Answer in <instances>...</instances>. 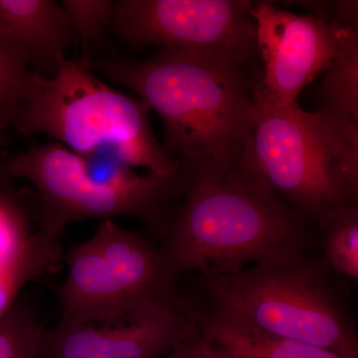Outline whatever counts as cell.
I'll use <instances>...</instances> for the list:
<instances>
[{"mask_svg":"<svg viewBox=\"0 0 358 358\" xmlns=\"http://www.w3.org/2000/svg\"><path fill=\"white\" fill-rule=\"evenodd\" d=\"M181 199L157 244L176 279L233 274L280 250L312 244L310 221L264 180L251 147L232 169L187 171Z\"/></svg>","mask_w":358,"mask_h":358,"instance_id":"6da1fadb","label":"cell"},{"mask_svg":"<svg viewBox=\"0 0 358 358\" xmlns=\"http://www.w3.org/2000/svg\"><path fill=\"white\" fill-rule=\"evenodd\" d=\"M91 67L157 113L162 150L187 171L232 169L251 147L253 94L243 68L171 49L143 61L113 54Z\"/></svg>","mask_w":358,"mask_h":358,"instance_id":"7a4b0ae2","label":"cell"},{"mask_svg":"<svg viewBox=\"0 0 358 358\" xmlns=\"http://www.w3.org/2000/svg\"><path fill=\"white\" fill-rule=\"evenodd\" d=\"M308 249L280 250L233 274L195 275L199 294L188 300L256 331L358 358L345 278Z\"/></svg>","mask_w":358,"mask_h":358,"instance_id":"3957f363","label":"cell"},{"mask_svg":"<svg viewBox=\"0 0 358 358\" xmlns=\"http://www.w3.org/2000/svg\"><path fill=\"white\" fill-rule=\"evenodd\" d=\"M150 108L96 77L89 63L67 60L55 76H37L14 115L25 136H44L78 155L115 148L131 166L167 176L182 166L162 150L150 127Z\"/></svg>","mask_w":358,"mask_h":358,"instance_id":"277c9868","label":"cell"},{"mask_svg":"<svg viewBox=\"0 0 358 358\" xmlns=\"http://www.w3.org/2000/svg\"><path fill=\"white\" fill-rule=\"evenodd\" d=\"M252 94V155L273 192L319 228L334 212L357 205V141L319 110Z\"/></svg>","mask_w":358,"mask_h":358,"instance_id":"5b68a950","label":"cell"},{"mask_svg":"<svg viewBox=\"0 0 358 358\" xmlns=\"http://www.w3.org/2000/svg\"><path fill=\"white\" fill-rule=\"evenodd\" d=\"M7 169L35 188L38 230L58 239L71 224L122 216L143 221L162 236L187 179L182 167L173 176L147 173L129 185H100L87 176L76 154L50 141L7 154Z\"/></svg>","mask_w":358,"mask_h":358,"instance_id":"8992f818","label":"cell"},{"mask_svg":"<svg viewBox=\"0 0 358 358\" xmlns=\"http://www.w3.org/2000/svg\"><path fill=\"white\" fill-rule=\"evenodd\" d=\"M251 1L117 0L110 31L134 46L154 45L244 68L256 50Z\"/></svg>","mask_w":358,"mask_h":358,"instance_id":"52a82bcc","label":"cell"},{"mask_svg":"<svg viewBox=\"0 0 358 358\" xmlns=\"http://www.w3.org/2000/svg\"><path fill=\"white\" fill-rule=\"evenodd\" d=\"M251 15L264 63L262 81L254 89L273 105H291L331 64L345 26L282 10L270 1L253 4Z\"/></svg>","mask_w":358,"mask_h":358,"instance_id":"ba28073f","label":"cell"},{"mask_svg":"<svg viewBox=\"0 0 358 358\" xmlns=\"http://www.w3.org/2000/svg\"><path fill=\"white\" fill-rule=\"evenodd\" d=\"M196 331L190 306L162 308L128 324L45 331L41 358H162Z\"/></svg>","mask_w":358,"mask_h":358,"instance_id":"9c48e42d","label":"cell"},{"mask_svg":"<svg viewBox=\"0 0 358 358\" xmlns=\"http://www.w3.org/2000/svg\"><path fill=\"white\" fill-rule=\"evenodd\" d=\"M92 238L128 298L136 320L162 308L189 306L180 280L169 274L157 245L145 234L103 220Z\"/></svg>","mask_w":358,"mask_h":358,"instance_id":"30bf717a","label":"cell"},{"mask_svg":"<svg viewBox=\"0 0 358 358\" xmlns=\"http://www.w3.org/2000/svg\"><path fill=\"white\" fill-rule=\"evenodd\" d=\"M68 275L59 289L61 326H117L136 320L131 303L93 238L66 252Z\"/></svg>","mask_w":358,"mask_h":358,"instance_id":"8fae6325","label":"cell"},{"mask_svg":"<svg viewBox=\"0 0 358 358\" xmlns=\"http://www.w3.org/2000/svg\"><path fill=\"white\" fill-rule=\"evenodd\" d=\"M0 38L46 79L57 74L75 42L64 9L53 0H0Z\"/></svg>","mask_w":358,"mask_h":358,"instance_id":"7c38bea8","label":"cell"},{"mask_svg":"<svg viewBox=\"0 0 358 358\" xmlns=\"http://www.w3.org/2000/svg\"><path fill=\"white\" fill-rule=\"evenodd\" d=\"M192 308L200 338L221 358H343L326 348L256 331L210 308Z\"/></svg>","mask_w":358,"mask_h":358,"instance_id":"4fadbf2b","label":"cell"},{"mask_svg":"<svg viewBox=\"0 0 358 358\" xmlns=\"http://www.w3.org/2000/svg\"><path fill=\"white\" fill-rule=\"evenodd\" d=\"M320 86L319 112L358 143V31L343 27L338 51Z\"/></svg>","mask_w":358,"mask_h":358,"instance_id":"5bb4252c","label":"cell"},{"mask_svg":"<svg viewBox=\"0 0 358 358\" xmlns=\"http://www.w3.org/2000/svg\"><path fill=\"white\" fill-rule=\"evenodd\" d=\"M36 197L20 189L7 169V152L0 150V264L13 259L36 232Z\"/></svg>","mask_w":358,"mask_h":358,"instance_id":"9a60e30c","label":"cell"},{"mask_svg":"<svg viewBox=\"0 0 358 358\" xmlns=\"http://www.w3.org/2000/svg\"><path fill=\"white\" fill-rule=\"evenodd\" d=\"M65 252L58 238L40 230L0 270V317L17 301L23 287L64 260Z\"/></svg>","mask_w":358,"mask_h":358,"instance_id":"2e32d148","label":"cell"},{"mask_svg":"<svg viewBox=\"0 0 358 358\" xmlns=\"http://www.w3.org/2000/svg\"><path fill=\"white\" fill-rule=\"evenodd\" d=\"M324 260L334 272L358 282V206L334 212L320 226Z\"/></svg>","mask_w":358,"mask_h":358,"instance_id":"e0dca14e","label":"cell"},{"mask_svg":"<svg viewBox=\"0 0 358 358\" xmlns=\"http://www.w3.org/2000/svg\"><path fill=\"white\" fill-rule=\"evenodd\" d=\"M44 331L31 306L17 299L0 317V358H41Z\"/></svg>","mask_w":358,"mask_h":358,"instance_id":"ac0fdd59","label":"cell"},{"mask_svg":"<svg viewBox=\"0 0 358 358\" xmlns=\"http://www.w3.org/2000/svg\"><path fill=\"white\" fill-rule=\"evenodd\" d=\"M35 74L22 56L0 38V119L13 126L14 115L34 87Z\"/></svg>","mask_w":358,"mask_h":358,"instance_id":"d6986e66","label":"cell"},{"mask_svg":"<svg viewBox=\"0 0 358 358\" xmlns=\"http://www.w3.org/2000/svg\"><path fill=\"white\" fill-rule=\"evenodd\" d=\"M114 4L112 0H63L61 2L75 41L81 42L85 48V57L81 59L84 62L89 63L90 46L98 41L109 27Z\"/></svg>","mask_w":358,"mask_h":358,"instance_id":"ffe728a7","label":"cell"},{"mask_svg":"<svg viewBox=\"0 0 358 358\" xmlns=\"http://www.w3.org/2000/svg\"><path fill=\"white\" fill-rule=\"evenodd\" d=\"M166 358H215L208 346L200 338L197 329L189 338L173 348Z\"/></svg>","mask_w":358,"mask_h":358,"instance_id":"44dd1931","label":"cell"},{"mask_svg":"<svg viewBox=\"0 0 358 358\" xmlns=\"http://www.w3.org/2000/svg\"><path fill=\"white\" fill-rule=\"evenodd\" d=\"M8 128L9 127L7 126L6 122L0 119V147H2V145H3V143L6 141V131Z\"/></svg>","mask_w":358,"mask_h":358,"instance_id":"7402d4cb","label":"cell"},{"mask_svg":"<svg viewBox=\"0 0 358 358\" xmlns=\"http://www.w3.org/2000/svg\"><path fill=\"white\" fill-rule=\"evenodd\" d=\"M207 346H208V345H207ZM208 348H209V346H208ZM210 350H211L212 353H213L214 357H215V358H221L220 357H219V355H216V353L214 352L213 350H211V348H210Z\"/></svg>","mask_w":358,"mask_h":358,"instance_id":"603a6c76","label":"cell"},{"mask_svg":"<svg viewBox=\"0 0 358 358\" xmlns=\"http://www.w3.org/2000/svg\"><path fill=\"white\" fill-rule=\"evenodd\" d=\"M10 260H11V259H10ZM10 260H9V261H10ZM7 262H8V261H7ZM7 262L0 264V270H1L2 268H3V266L6 265V264Z\"/></svg>","mask_w":358,"mask_h":358,"instance_id":"cb8c5ba5","label":"cell"}]
</instances>
